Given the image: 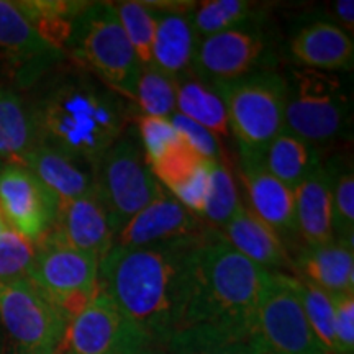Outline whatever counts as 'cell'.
Masks as SVG:
<instances>
[{
  "instance_id": "1",
  "label": "cell",
  "mask_w": 354,
  "mask_h": 354,
  "mask_svg": "<svg viewBox=\"0 0 354 354\" xmlns=\"http://www.w3.org/2000/svg\"><path fill=\"white\" fill-rule=\"evenodd\" d=\"M205 234L158 246L112 248L99 261V292L151 343L165 344L185 326L194 259Z\"/></svg>"
},
{
  "instance_id": "2",
  "label": "cell",
  "mask_w": 354,
  "mask_h": 354,
  "mask_svg": "<svg viewBox=\"0 0 354 354\" xmlns=\"http://www.w3.org/2000/svg\"><path fill=\"white\" fill-rule=\"evenodd\" d=\"M123 100L88 73L64 79L33 105L39 145L92 171L125 131Z\"/></svg>"
},
{
  "instance_id": "3",
  "label": "cell",
  "mask_w": 354,
  "mask_h": 354,
  "mask_svg": "<svg viewBox=\"0 0 354 354\" xmlns=\"http://www.w3.org/2000/svg\"><path fill=\"white\" fill-rule=\"evenodd\" d=\"M269 271L210 230L197 246L185 326L207 323L256 335V312Z\"/></svg>"
},
{
  "instance_id": "4",
  "label": "cell",
  "mask_w": 354,
  "mask_h": 354,
  "mask_svg": "<svg viewBox=\"0 0 354 354\" xmlns=\"http://www.w3.org/2000/svg\"><path fill=\"white\" fill-rule=\"evenodd\" d=\"M68 48L79 68L122 99L135 102L141 64L113 3L88 2L76 19Z\"/></svg>"
},
{
  "instance_id": "5",
  "label": "cell",
  "mask_w": 354,
  "mask_h": 354,
  "mask_svg": "<svg viewBox=\"0 0 354 354\" xmlns=\"http://www.w3.org/2000/svg\"><path fill=\"white\" fill-rule=\"evenodd\" d=\"M209 84L223 100L240 158L263 159L268 145L286 128L284 76L259 71L236 81Z\"/></svg>"
},
{
  "instance_id": "6",
  "label": "cell",
  "mask_w": 354,
  "mask_h": 354,
  "mask_svg": "<svg viewBox=\"0 0 354 354\" xmlns=\"http://www.w3.org/2000/svg\"><path fill=\"white\" fill-rule=\"evenodd\" d=\"M286 81V128L310 145L335 141L346 131L351 102L335 73L290 68Z\"/></svg>"
},
{
  "instance_id": "7",
  "label": "cell",
  "mask_w": 354,
  "mask_h": 354,
  "mask_svg": "<svg viewBox=\"0 0 354 354\" xmlns=\"http://www.w3.org/2000/svg\"><path fill=\"white\" fill-rule=\"evenodd\" d=\"M69 323L30 279L0 282V326L7 354L63 353Z\"/></svg>"
},
{
  "instance_id": "8",
  "label": "cell",
  "mask_w": 354,
  "mask_h": 354,
  "mask_svg": "<svg viewBox=\"0 0 354 354\" xmlns=\"http://www.w3.org/2000/svg\"><path fill=\"white\" fill-rule=\"evenodd\" d=\"M91 172L115 234L133 215L166 192L131 136L122 135Z\"/></svg>"
},
{
  "instance_id": "9",
  "label": "cell",
  "mask_w": 354,
  "mask_h": 354,
  "mask_svg": "<svg viewBox=\"0 0 354 354\" xmlns=\"http://www.w3.org/2000/svg\"><path fill=\"white\" fill-rule=\"evenodd\" d=\"M28 279L71 322L99 292V259L46 233L35 243Z\"/></svg>"
},
{
  "instance_id": "10",
  "label": "cell",
  "mask_w": 354,
  "mask_h": 354,
  "mask_svg": "<svg viewBox=\"0 0 354 354\" xmlns=\"http://www.w3.org/2000/svg\"><path fill=\"white\" fill-rule=\"evenodd\" d=\"M256 335L269 354H326L304 312L297 279L269 272L258 312Z\"/></svg>"
},
{
  "instance_id": "11",
  "label": "cell",
  "mask_w": 354,
  "mask_h": 354,
  "mask_svg": "<svg viewBox=\"0 0 354 354\" xmlns=\"http://www.w3.org/2000/svg\"><path fill=\"white\" fill-rule=\"evenodd\" d=\"M149 343L120 310L97 292L71 320L63 354H136Z\"/></svg>"
},
{
  "instance_id": "12",
  "label": "cell",
  "mask_w": 354,
  "mask_h": 354,
  "mask_svg": "<svg viewBox=\"0 0 354 354\" xmlns=\"http://www.w3.org/2000/svg\"><path fill=\"white\" fill-rule=\"evenodd\" d=\"M57 198L26 167L3 165L0 169V210L8 227L37 243L50 232Z\"/></svg>"
},
{
  "instance_id": "13",
  "label": "cell",
  "mask_w": 354,
  "mask_h": 354,
  "mask_svg": "<svg viewBox=\"0 0 354 354\" xmlns=\"http://www.w3.org/2000/svg\"><path fill=\"white\" fill-rule=\"evenodd\" d=\"M258 26L228 30L198 39L192 74L205 82H230L256 73L266 55Z\"/></svg>"
},
{
  "instance_id": "14",
  "label": "cell",
  "mask_w": 354,
  "mask_h": 354,
  "mask_svg": "<svg viewBox=\"0 0 354 354\" xmlns=\"http://www.w3.org/2000/svg\"><path fill=\"white\" fill-rule=\"evenodd\" d=\"M203 221L180 205L171 194L162 196L133 215L115 234L113 248H145L202 236L209 232Z\"/></svg>"
},
{
  "instance_id": "15",
  "label": "cell",
  "mask_w": 354,
  "mask_h": 354,
  "mask_svg": "<svg viewBox=\"0 0 354 354\" xmlns=\"http://www.w3.org/2000/svg\"><path fill=\"white\" fill-rule=\"evenodd\" d=\"M63 56L39 38L24 13L10 0H0V61L20 84H32Z\"/></svg>"
},
{
  "instance_id": "16",
  "label": "cell",
  "mask_w": 354,
  "mask_h": 354,
  "mask_svg": "<svg viewBox=\"0 0 354 354\" xmlns=\"http://www.w3.org/2000/svg\"><path fill=\"white\" fill-rule=\"evenodd\" d=\"M48 233L99 261L112 250L115 240L107 210L94 189L86 196L59 203Z\"/></svg>"
},
{
  "instance_id": "17",
  "label": "cell",
  "mask_w": 354,
  "mask_h": 354,
  "mask_svg": "<svg viewBox=\"0 0 354 354\" xmlns=\"http://www.w3.org/2000/svg\"><path fill=\"white\" fill-rule=\"evenodd\" d=\"M238 177L245 189L248 209L282 238L297 234L294 189L266 169L263 159L240 158Z\"/></svg>"
},
{
  "instance_id": "18",
  "label": "cell",
  "mask_w": 354,
  "mask_h": 354,
  "mask_svg": "<svg viewBox=\"0 0 354 354\" xmlns=\"http://www.w3.org/2000/svg\"><path fill=\"white\" fill-rule=\"evenodd\" d=\"M289 56L297 68L325 73L353 71L354 41L330 20H313L290 38Z\"/></svg>"
},
{
  "instance_id": "19",
  "label": "cell",
  "mask_w": 354,
  "mask_h": 354,
  "mask_svg": "<svg viewBox=\"0 0 354 354\" xmlns=\"http://www.w3.org/2000/svg\"><path fill=\"white\" fill-rule=\"evenodd\" d=\"M220 233L238 253L266 271H292L294 258L287 250L284 238L259 220L243 202Z\"/></svg>"
},
{
  "instance_id": "20",
  "label": "cell",
  "mask_w": 354,
  "mask_h": 354,
  "mask_svg": "<svg viewBox=\"0 0 354 354\" xmlns=\"http://www.w3.org/2000/svg\"><path fill=\"white\" fill-rule=\"evenodd\" d=\"M331 165L308 176L295 194V232L304 246H323L335 240L333 203H331Z\"/></svg>"
},
{
  "instance_id": "21",
  "label": "cell",
  "mask_w": 354,
  "mask_h": 354,
  "mask_svg": "<svg viewBox=\"0 0 354 354\" xmlns=\"http://www.w3.org/2000/svg\"><path fill=\"white\" fill-rule=\"evenodd\" d=\"M292 271L328 295L354 294V245L335 238L328 245L304 246Z\"/></svg>"
},
{
  "instance_id": "22",
  "label": "cell",
  "mask_w": 354,
  "mask_h": 354,
  "mask_svg": "<svg viewBox=\"0 0 354 354\" xmlns=\"http://www.w3.org/2000/svg\"><path fill=\"white\" fill-rule=\"evenodd\" d=\"M165 351L166 354H269L258 335L207 323L176 331L165 343Z\"/></svg>"
},
{
  "instance_id": "23",
  "label": "cell",
  "mask_w": 354,
  "mask_h": 354,
  "mask_svg": "<svg viewBox=\"0 0 354 354\" xmlns=\"http://www.w3.org/2000/svg\"><path fill=\"white\" fill-rule=\"evenodd\" d=\"M198 39L187 15L158 13L153 66L172 79L187 76L192 73Z\"/></svg>"
},
{
  "instance_id": "24",
  "label": "cell",
  "mask_w": 354,
  "mask_h": 354,
  "mask_svg": "<svg viewBox=\"0 0 354 354\" xmlns=\"http://www.w3.org/2000/svg\"><path fill=\"white\" fill-rule=\"evenodd\" d=\"M38 145L33 105L26 104L10 88L0 87V161L21 166Z\"/></svg>"
},
{
  "instance_id": "25",
  "label": "cell",
  "mask_w": 354,
  "mask_h": 354,
  "mask_svg": "<svg viewBox=\"0 0 354 354\" xmlns=\"http://www.w3.org/2000/svg\"><path fill=\"white\" fill-rule=\"evenodd\" d=\"M21 166L38 177L39 183L57 198V203L74 201L94 189L91 171L82 169L81 165L44 145H38Z\"/></svg>"
},
{
  "instance_id": "26",
  "label": "cell",
  "mask_w": 354,
  "mask_h": 354,
  "mask_svg": "<svg viewBox=\"0 0 354 354\" xmlns=\"http://www.w3.org/2000/svg\"><path fill=\"white\" fill-rule=\"evenodd\" d=\"M263 165L281 183L295 190L320 167L322 159L315 146L284 128L266 148Z\"/></svg>"
},
{
  "instance_id": "27",
  "label": "cell",
  "mask_w": 354,
  "mask_h": 354,
  "mask_svg": "<svg viewBox=\"0 0 354 354\" xmlns=\"http://www.w3.org/2000/svg\"><path fill=\"white\" fill-rule=\"evenodd\" d=\"M176 110L189 120L214 133L216 138L230 135L228 115L218 92L196 74L176 79Z\"/></svg>"
},
{
  "instance_id": "28",
  "label": "cell",
  "mask_w": 354,
  "mask_h": 354,
  "mask_svg": "<svg viewBox=\"0 0 354 354\" xmlns=\"http://www.w3.org/2000/svg\"><path fill=\"white\" fill-rule=\"evenodd\" d=\"M17 7L43 41L64 51L73 35L76 19L88 2L76 0H17Z\"/></svg>"
},
{
  "instance_id": "29",
  "label": "cell",
  "mask_w": 354,
  "mask_h": 354,
  "mask_svg": "<svg viewBox=\"0 0 354 354\" xmlns=\"http://www.w3.org/2000/svg\"><path fill=\"white\" fill-rule=\"evenodd\" d=\"M189 20L198 38L228 32V30L258 26L261 7L246 0H205L196 2Z\"/></svg>"
},
{
  "instance_id": "30",
  "label": "cell",
  "mask_w": 354,
  "mask_h": 354,
  "mask_svg": "<svg viewBox=\"0 0 354 354\" xmlns=\"http://www.w3.org/2000/svg\"><path fill=\"white\" fill-rule=\"evenodd\" d=\"M240 205V194L227 161H212L210 189L201 220L209 228L220 232Z\"/></svg>"
},
{
  "instance_id": "31",
  "label": "cell",
  "mask_w": 354,
  "mask_h": 354,
  "mask_svg": "<svg viewBox=\"0 0 354 354\" xmlns=\"http://www.w3.org/2000/svg\"><path fill=\"white\" fill-rule=\"evenodd\" d=\"M113 7L141 68L153 66V44L156 37L158 13L149 10L141 0L118 2L113 3Z\"/></svg>"
},
{
  "instance_id": "32",
  "label": "cell",
  "mask_w": 354,
  "mask_h": 354,
  "mask_svg": "<svg viewBox=\"0 0 354 354\" xmlns=\"http://www.w3.org/2000/svg\"><path fill=\"white\" fill-rule=\"evenodd\" d=\"M135 104L140 115L171 118L176 110V79L159 71L154 66L141 68L136 82Z\"/></svg>"
},
{
  "instance_id": "33",
  "label": "cell",
  "mask_w": 354,
  "mask_h": 354,
  "mask_svg": "<svg viewBox=\"0 0 354 354\" xmlns=\"http://www.w3.org/2000/svg\"><path fill=\"white\" fill-rule=\"evenodd\" d=\"M205 161V158H202L179 136L158 161L149 165V169L162 189L167 194H172L184 183H187Z\"/></svg>"
},
{
  "instance_id": "34",
  "label": "cell",
  "mask_w": 354,
  "mask_h": 354,
  "mask_svg": "<svg viewBox=\"0 0 354 354\" xmlns=\"http://www.w3.org/2000/svg\"><path fill=\"white\" fill-rule=\"evenodd\" d=\"M297 279V277H295ZM299 295L302 300L304 312L312 326L317 339L326 354H338V343L335 335V312L331 295L325 290L297 279Z\"/></svg>"
},
{
  "instance_id": "35",
  "label": "cell",
  "mask_w": 354,
  "mask_h": 354,
  "mask_svg": "<svg viewBox=\"0 0 354 354\" xmlns=\"http://www.w3.org/2000/svg\"><path fill=\"white\" fill-rule=\"evenodd\" d=\"M331 203L336 240L354 245V172L353 166H336L331 162Z\"/></svg>"
},
{
  "instance_id": "36",
  "label": "cell",
  "mask_w": 354,
  "mask_h": 354,
  "mask_svg": "<svg viewBox=\"0 0 354 354\" xmlns=\"http://www.w3.org/2000/svg\"><path fill=\"white\" fill-rule=\"evenodd\" d=\"M35 259V243L8 228L0 236V282L28 279Z\"/></svg>"
},
{
  "instance_id": "37",
  "label": "cell",
  "mask_w": 354,
  "mask_h": 354,
  "mask_svg": "<svg viewBox=\"0 0 354 354\" xmlns=\"http://www.w3.org/2000/svg\"><path fill=\"white\" fill-rule=\"evenodd\" d=\"M136 125H138V135L141 145H143L145 161L148 166L158 161L162 156V153L179 138L169 118L138 115Z\"/></svg>"
},
{
  "instance_id": "38",
  "label": "cell",
  "mask_w": 354,
  "mask_h": 354,
  "mask_svg": "<svg viewBox=\"0 0 354 354\" xmlns=\"http://www.w3.org/2000/svg\"><path fill=\"white\" fill-rule=\"evenodd\" d=\"M174 125L177 135L187 143L190 148L196 149L202 158L209 161H227L223 148H221L220 140L216 138L214 133H210L207 128L198 125V123L189 120L187 117L180 113H174L169 118Z\"/></svg>"
},
{
  "instance_id": "39",
  "label": "cell",
  "mask_w": 354,
  "mask_h": 354,
  "mask_svg": "<svg viewBox=\"0 0 354 354\" xmlns=\"http://www.w3.org/2000/svg\"><path fill=\"white\" fill-rule=\"evenodd\" d=\"M210 162L207 159L203 165L198 167V171L194 174L187 183H184L179 189H176L171 194L180 205L185 207L194 215L201 218L203 209H205L207 196L210 189Z\"/></svg>"
},
{
  "instance_id": "40",
  "label": "cell",
  "mask_w": 354,
  "mask_h": 354,
  "mask_svg": "<svg viewBox=\"0 0 354 354\" xmlns=\"http://www.w3.org/2000/svg\"><path fill=\"white\" fill-rule=\"evenodd\" d=\"M338 354H354V294L331 295Z\"/></svg>"
},
{
  "instance_id": "41",
  "label": "cell",
  "mask_w": 354,
  "mask_h": 354,
  "mask_svg": "<svg viewBox=\"0 0 354 354\" xmlns=\"http://www.w3.org/2000/svg\"><path fill=\"white\" fill-rule=\"evenodd\" d=\"M328 10L331 13V20L336 26L353 37L354 33V2L353 0H336L331 2Z\"/></svg>"
},
{
  "instance_id": "42",
  "label": "cell",
  "mask_w": 354,
  "mask_h": 354,
  "mask_svg": "<svg viewBox=\"0 0 354 354\" xmlns=\"http://www.w3.org/2000/svg\"><path fill=\"white\" fill-rule=\"evenodd\" d=\"M136 354H166L165 351V344H158V343H149L146 344L145 348H141Z\"/></svg>"
},
{
  "instance_id": "43",
  "label": "cell",
  "mask_w": 354,
  "mask_h": 354,
  "mask_svg": "<svg viewBox=\"0 0 354 354\" xmlns=\"http://www.w3.org/2000/svg\"><path fill=\"white\" fill-rule=\"evenodd\" d=\"M8 228H10V227H8V223H7L6 216H3V214H2V210H0V236H2V234H3V233H6Z\"/></svg>"
},
{
  "instance_id": "44",
  "label": "cell",
  "mask_w": 354,
  "mask_h": 354,
  "mask_svg": "<svg viewBox=\"0 0 354 354\" xmlns=\"http://www.w3.org/2000/svg\"><path fill=\"white\" fill-rule=\"evenodd\" d=\"M0 354H7V349H6V338H3L2 326H0Z\"/></svg>"
},
{
  "instance_id": "45",
  "label": "cell",
  "mask_w": 354,
  "mask_h": 354,
  "mask_svg": "<svg viewBox=\"0 0 354 354\" xmlns=\"http://www.w3.org/2000/svg\"><path fill=\"white\" fill-rule=\"evenodd\" d=\"M2 167H3V162H2V161H0V169H2Z\"/></svg>"
},
{
  "instance_id": "46",
  "label": "cell",
  "mask_w": 354,
  "mask_h": 354,
  "mask_svg": "<svg viewBox=\"0 0 354 354\" xmlns=\"http://www.w3.org/2000/svg\"><path fill=\"white\" fill-rule=\"evenodd\" d=\"M59 354H63V353H59Z\"/></svg>"
}]
</instances>
